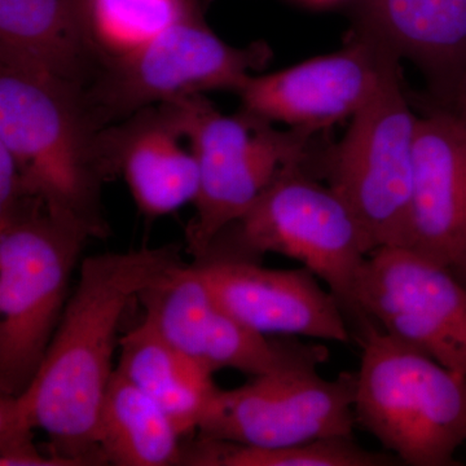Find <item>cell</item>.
I'll return each instance as SVG.
<instances>
[{"label": "cell", "mask_w": 466, "mask_h": 466, "mask_svg": "<svg viewBox=\"0 0 466 466\" xmlns=\"http://www.w3.org/2000/svg\"><path fill=\"white\" fill-rule=\"evenodd\" d=\"M406 247L451 269L466 260V113L455 106L420 116Z\"/></svg>", "instance_id": "5bb4252c"}, {"label": "cell", "mask_w": 466, "mask_h": 466, "mask_svg": "<svg viewBox=\"0 0 466 466\" xmlns=\"http://www.w3.org/2000/svg\"><path fill=\"white\" fill-rule=\"evenodd\" d=\"M0 66L87 87L97 64L79 0H0Z\"/></svg>", "instance_id": "e0dca14e"}, {"label": "cell", "mask_w": 466, "mask_h": 466, "mask_svg": "<svg viewBox=\"0 0 466 466\" xmlns=\"http://www.w3.org/2000/svg\"><path fill=\"white\" fill-rule=\"evenodd\" d=\"M180 437L167 413L116 370L100 413L99 446L106 464L182 465Z\"/></svg>", "instance_id": "d6986e66"}, {"label": "cell", "mask_w": 466, "mask_h": 466, "mask_svg": "<svg viewBox=\"0 0 466 466\" xmlns=\"http://www.w3.org/2000/svg\"><path fill=\"white\" fill-rule=\"evenodd\" d=\"M193 12L139 50L101 67L84 90L97 127L122 121L137 110L208 91L238 94L254 72L271 60L265 42L235 47L220 39Z\"/></svg>", "instance_id": "ba28073f"}, {"label": "cell", "mask_w": 466, "mask_h": 466, "mask_svg": "<svg viewBox=\"0 0 466 466\" xmlns=\"http://www.w3.org/2000/svg\"><path fill=\"white\" fill-rule=\"evenodd\" d=\"M84 90L0 66V146L52 216L91 238H106L101 193L109 180Z\"/></svg>", "instance_id": "7a4b0ae2"}, {"label": "cell", "mask_w": 466, "mask_h": 466, "mask_svg": "<svg viewBox=\"0 0 466 466\" xmlns=\"http://www.w3.org/2000/svg\"><path fill=\"white\" fill-rule=\"evenodd\" d=\"M165 104L137 110L101 128L99 153L108 180L124 177L135 204L148 219L195 202L198 167Z\"/></svg>", "instance_id": "9a60e30c"}, {"label": "cell", "mask_w": 466, "mask_h": 466, "mask_svg": "<svg viewBox=\"0 0 466 466\" xmlns=\"http://www.w3.org/2000/svg\"><path fill=\"white\" fill-rule=\"evenodd\" d=\"M296 2L312 8H330L349 2L355 3L357 0H296Z\"/></svg>", "instance_id": "7402d4cb"}, {"label": "cell", "mask_w": 466, "mask_h": 466, "mask_svg": "<svg viewBox=\"0 0 466 466\" xmlns=\"http://www.w3.org/2000/svg\"><path fill=\"white\" fill-rule=\"evenodd\" d=\"M357 302L367 323L466 377V285L449 267L408 247L379 248L361 269Z\"/></svg>", "instance_id": "30bf717a"}, {"label": "cell", "mask_w": 466, "mask_h": 466, "mask_svg": "<svg viewBox=\"0 0 466 466\" xmlns=\"http://www.w3.org/2000/svg\"><path fill=\"white\" fill-rule=\"evenodd\" d=\"M79 5L97 72L139 50L177 21L207 9L204 0H79Z\"/></svg>", "instance_id": "ffe728a7"}, {"label": "cell", "mask_w": 466, "mask_h": 466, "mask_svg": "<svg viewBox=\"0 0 466 466\" xmlns=\"http://www.w3.org/2000/svg\"><path fill=\"white\" fill-rule=\"evenodd\" d=\"M452 272L466 285V262L459 266L458 268L452 269Z\"/></svg>", "instance_id": "cb8c5ba5"}, {"label": "cell", "mask_w": 466, "mask_h": 466, "mask_svg": "<svg viewBox=\"0 0 466 466\" xmlns=\"http://www.w3.org/2000/svg\"><path fill=\"white\" fill-rule=\"evenodd\" d=\"M87 233L42 201L0 217V394L18 397L41 367L70 296Z\"/></svg>", "instance_id": "5b68a950"}, {"label": "cell", "mask_w": 466, "mask_h": 466, "mask_svg": "<svg viewBox=\"0 0 466 466\" xmlns=\"http://www.w3.org/2000/svg\"><path fill=\"white\" fill-rule=\"evenodd\" d=\"M452 106L455 108L461 109L462 112L466 113V82L465 85L462 86L461 91H460L458 99H456L455 104Z\"/></svg>", "instance_id": "603a6c76"}, {"label": "cell", "mask_w": 466, "mask_h": 466, "mask_svg": "<svg viewBox=\"0 0 466 466\" xmlns=\"http://www.w3.org/2000/svg\"><path fill=\"white\" fill-rule=\"evenodd\" d=\"M182 452V465L192 466H391L400 462L391 453L364 449L352 434L271 449L198 437L183 443Z\"/></svg>", "instance_id": "44dd1931"}, {"label": "cell", "mask_w": 466, "mask_h": 466, "mask_svg": "<svg viewBox=\"0 0 466 466\" xmlns=\"http://www.w3.org/2000/svg\"><path fill=\"white\" fill-rule=\"evenodd\" d=\"M355 32L424 72L437 104L452 106L466 82V0H357Z\"/></svg>", "instance_id": "2e32d148"}, {"label": "cell", "mask_w": 466, "mask_h": 466, "mask_svg": "<svg viewBox=\"0 0 466 466\" xmlns=\"http://www.w3.org/2000/svg\"><path fill=\"white\" fill-rule=\"evenodd\" d=\"M419 119L395 67L342 139L309 168L351 208L375 250L407 245Z\"/></svg>", "instance_id": "52a82bcc"}, {"label": "cell", "mask_w": 466, "mask_h": 466, "mask_svg": "<svg viewBox=\"0 0 466 466\" xmlns=\"http://www.w3.org/2000/svg\"><path fill=\"white\" fill-rule=\"evenodd\" d=\"M118 372L149 395L182 435L198 431L219 388L207 368L184 354L146 319L119 339Z\"/></svg>", "instance_id": "ac0fdd59"}, {"label": "cell", "mask_w": 466, "mask_h": 466, "mask_svg": "<svg viewBox=\"0 0 466 466\" xmlns=\"http://www.w3.org/2000/svg\"><path fill=\"white\" fill-rule=\"evenodd\" d=\"M216 2V0H204L205 7H208V5H213V3Z\"/></svg>", "instance_id": "d4e9b609"}, {"label": "cell", "mask_w": 466, "mask_h": 466, "mask_svg": "<svg viewBox=\"0 0 466 466\" xmlns=\"http://www.w3.org/2000/svg\"><path fill=\"white\" fill-rule=\"evenodd\" d=\"M198 167L196 214L186 231L187 251L198 258L214 238L238 222L285 167L308 162L314 137L281 130L238 109L223 115L205 95L165 103Z\"/></svg>", "instance_id": "8992f818"}, {"label": "cell", "mask_w": 466, "mask_h": 466, "mask_svg": "<svg viewBox=\"0 0 466 466\" xmlns=\"http://www.w3.org/2000/svg\"><path fill=\"white\" fill-rule=\"evenodd\" d=\"M359 337L357 424L401 464L456 465V451L466 441V377L373 321Z\"/></svg>", "instance_id": "277c9868"}, {"label": "cell", "mask_w": 466, "mask_h": 466, "mask_svg": "<svg viewBox=\"0 0 466 466\" xmlns=\"http://www.w3.org/2000/svg\"><path fill=\"white\" fill-rule=\"evenodd\" d=\"M372 241L351 208L306 167L288 165L238 222L222 229L202 257L260 262L267 253L299 260L327 284L359 334L368 324L357 290Z\"/></svg>", "instance_id": "3957f363"}, {"label": "cell", "mask_w": 466, "mask_h": 466, "mask_svg": "<svg viewBox=\"0 0 466 466\" xmlns=\"http://www.w3.org/2000/svg\"><path fill=\"white\" fill-rule=\"evenodd\" d=\"M398 66L397 57L354 30L339 51L250 76L238 92L240 110L269 124L318 134L350 121Z\"/></svg>", "instance_id": "7c38bea8"}, {"label": "cell", "mask_w": 466, "mask_h": 466, "mask_svg": "<svg viewBox=\"0 0 466 466\" xmlns=\"http://www.w3.org/2000/svg\"><path fill=\"white\" fill-rule=\"evenodd\" d=\"M182 265V247L175 244L82 260L38 372L18 397L0 400V429L42 431L47 452L66 466L106 464L100 413L116 370L119 324L133 299Z\"/></svg>", "instance_id": "6da1fadb"}, {"label": "cell", "mask_w": 466, "mask_h": 466, "mask_svg": "<svg viewBox=\"0 0 466 466\" xmlns=\"http://www.w3.org/2000/svg\"><path fill=\"white\" fill-rule=\"evenodd\" d=\"M192 265L220 308L256 332L351 341L341 303L306 267L272 269L229 257H202Z\"/></svg>", "instance_id": "4fadbf2b"}, {"label": "cell", "mask_w": 466, "mask_h": 466, "mask_svg": "<svg viewBox=\"0 0 466 466\" xmlns=\"http://www.w3.org/2000/svg\"><path fill=\"white\" fill-rule=\"evenodd\" d=\"M137 299L146 309L144 319L211 373L233 370L256 377L329 359L324 346L305 345L294 337L275 339L245 327L220 308L192 263L168 272Z\"/></svg>", "instance_id": "8fae6325"}, {"label": "cell", "mask_w": 466, "mask_h": 466, "mask_svg": "<svg viewBox=\"0 0 466 466\" xmlns=\"http://www.w3.org/2000/svg\"><path fill=\"white\" fill-rule=\"evenodd\" d=\"M319 366L299 364L232 390L219 388L198 437L271 449L352 434L357 372L327 380Z\"/></svg>", "instance_id": "9c48e42d"}]
</instances>
